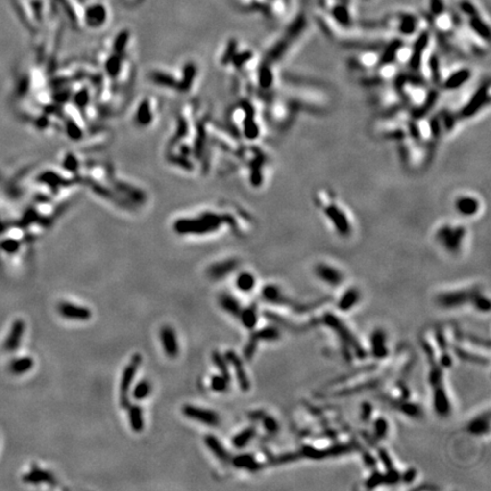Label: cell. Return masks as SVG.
<instances>
[{
  "mask_svg": "<svg viewBox=\"0 0 491 491\" xmlns=\"http://www.w3.org/2000/svg\"><path fill=\"white\" fill-rule=\"evenodd\" d=\"M373 429V438L379 441H383L387 439V437L389 436L390 432V424L388 422V419L384 417V416H379L376 417L372 423Z\"/></svg>",
  "mask_w": 491,
  "mask_h": 491,
  "instance_id": "obj_34",
  "label": "cell"
},
{
  "mask_svg": "<svg viewBox=\"0 0 491 491\" xmlns=\"http://www.w3.org/2000/svg\"><path fill=\"white\" fill-rule=\"evenodd\" d=\"M57 311L62 318L71 319V321H89L92 316V313L89 308L66 301L60 302Z\"/></svg>",
  "mask_w": 491,
  "mask_h": 491,
  "instance_id": "obj_14",
  "label": "cell"
},
{
  "mask_svg": "<svg viewBox=\"0 0 491 491\" xmlns=\"http://www.w3.org/2000/svg\"><path fill=\"white\" fill-rule=\"evenodd\" d=\"M490 104V82L487 79L483 81L474 92L468 98V100L462 106L457 112L458 119L461 120H472L478 114L489 107Z\"/></svg>",
  "mask_w": 491,
  "mask_h": 491,
  "instance_id": "obj_4",
  "label": "cell"
},
{
  "mask_svg": "<svg viewBox=\"0 0 491 491\" xmlns=\"http://www.w3.org/2000/svg\"><path fill=\"white\" fill-rule=\"evenodd\" d=\"M369 344V355L375 361H383L388 358L390 354L389 347H388V334L386 330L382 327H375L371 331L368 338Z\"/></svg>",
  "mask_w": 491,
  "mask_h": 491,
  "instance_id": "obj_10",
  "label": "cell"
},
{
  "mask_svg": "<svg viewBox=\"0 0 491 491\" xmlns=\"http://www.w3.org/2000/svg\"><path fill=\"white\" fill-rule=\"evenodd\" d=\"M418 25V20L417 17L412 15V14H400L399 16V22H398L397 25V31L399 32L401 35H412L414 34L416 30H417Z\"/></svg>",
  "mask_w": 491,
  "mask_h": 491,
  "instance_id": "obj_28",
  "label": "cell"
},
{
  "mask_svg": "<svg viewBox=\"0 0 491 491\" xmlns=\"http://www.w3.org/2000/svg\"><path fill=\"white\" fill-rule=\"evenodd\" d=\"M331 14H332L333 19L336 20V22L341 26L350 27L351 24H353L350 13L349 10H348L347 6L336 5L332 8V10H331Z\"/></svg>",
  "mask_w": 491,
  "mask_h": 491,
  "instance_id": "obj_38",
  "label": "cell"
},
{
  "mask_svg": "<svg viewBox=\"0 0 491 491\" xmlns=\"http://www.w3.org/2000/svg\"><path fill=\"white\" fill-rule=\"evenodd\" d=\"M480 289L479 287L473 286L467 288H462L456 290L443 291L437 295L436 302L439 307L451 311V309H458L471 304V300L476 291Z\"/></svg>",
  "mask_w": 491,
  "mask_h": 491,
  "instance_id": "obj_5",
  "label": "cell"
},
{
  "mask_svg": "<svg viewBox=\"0 0 491 491\" xmlns=\"http://www.w3.org/2000/svg\"><path fill=\"white\" fill-rule=\"evenodd\" d=\"M258 341L254 339L250 336V338H249V340H248V343L247 344H246L245 348H244V351H243V355H244V358L246 359V361H251L252 358H254V356L256 354V351H257V348H258Z\"/></svg>",
  "mask_w": 491,
  "mask_h": 491,
  "instance_id": "obj_45",
  "label": "cell"
},
{
  "mask_svg": "<svg viewBox=\"0 0 491 491\" xmlns=\"http://www.w3.org/2000/svg\"><path fill=\"white\" fill-rule=\"evenodd\" d=\"M85 16L91 25H99L106 19V10L101 5H94L87 10Z\"/></svg>",
  "mask_w": 491,
  "mask_h": 491,
  "instance_id": "obj_39",
  "label": "cell"
},
{
  "mask_svg": "<svg viewBox=\"0 0 491 491\" xmlns=\"http://www.w3.org/2000/svg\"><path fill=\"white\" fill-rule=\"evenodd\" d=\"M472 70L469 67H458V69L451 71V72L443 74L441 80L440 87L447 91L457 90L465 85L472 79Z\"/></svg>",
  "mask_w": 491,
  "mask_h": 491,
  "instance_id": "obj_11",
  "label": "cell"
},
{
  "mask_svg": "<svg viewBox=\"0 0 491 491\" xmlns=\"http://www.w3.org/2000/svg\"><path fill=\"white\" fill-rule=\"evenodd\" d=\"M182 413L188 418L202 423L205 425L218 426L221 423V418L218 413L211 411V409L197 407L194 405H184L182 407Z\"/></svg>",
  "mask_w": 491,
  "mask_h": 491,
  "instance_id": "obj_12",
  "label": "cell"
},
{
  "mask_svg": "<svg viewBox=\"0 0 491 491\" xmlns=\"http://www.w3.org/2000/svg\"><path fill=\"white\" fill-rule=\"evenodd\" d=\"M306 25H307V21H306V17L302 15V14H300V15H298L296 19H295L293 22L290 23V25L288 26L284 35L289 38L291 41H295L302 33V32H304V30L306 28Z\"/></svg>",
  "mask_w": 491,
  "mask_h": 491,
  "instance_id": "obj_35",
  "label": "cell"
},
{
  "mask_svg": "<svg viewBox=\"0 0 491 491\" xmlns=\"http://www.w3.org/2000/svg\"><path fill=\"white\" fill-rule=\"evenodd\" d=\"M24 331H25V323H24L23 319H16L12 324V327H10L9 332L7 334V338L3 341V349L6 351H9V353H13V351L19 349L21 343H22Z\"/></svg>",
  "mask_w": 491,
  "mask_h": 491,
  "instance_id": "obj_19",
  "label": "cell"
},
{
  "mask_svg": "<svg viewBox=\"0 0 491 491\" xmlns=\"http://www.w3.org/2000/svg\"><path fill=\"white\" fill-rule=\"evenodd\" d=\"M230 464L240 469H247L249 472H258L264 467L263 463H259L252 454H239L231 458Z\"/></svg>",
  "mask_w": 491,
  "mask_h": 491,
  "instance_id": "obj_24",
  "label": "cell"
},
{
  "mask_svg": "<svg viewBox=\"0 0 491 491\" xmlns=\"http://www.w3.org/2000/svg\"><path fill=\"white\" fill-rule=\"evenodd\" d=\"M315 204L329 221L331 226L341 238H348L353 233V223L346 207L338 201L336 195L330 190H319L315 195Z\"/></svg>",
  "mask_w": 491,
  "mask_h": 491,
  "instance_id": "obj_1",
  "label": "cell"
},
{
  "mask_svg": "<svg viewBox=\"0 0 491 491\" xmlns=\"http://www.w3.org/2000/svg\"><path fill=\"white\" fill-rule=\"evenodd\" d=\"M467 229L461 223L446 222L437 227L435 240L438 246L447 254L456 256L463 250Z\"/></svg>",
  "mask_w": 491,
  "mask_h": 491,
  "instance_id": "obj_2",
  "label": "cell"
},
{
  "mask_svg": "<svg viewBox=\"0 0 491 491\" xmlns=\"http://www.w3.org/2000/svg\"><path fill=\"white\" fill-rule=\"evenodd\" d=\"M205 443H206V446H207L208 449L212 451L213 455H214V456L218 458L219 461H221L223 464H225V465L230 464L231 458H232L230 451L226 450L225 448H224L223 443L221 442V441L214 435L206 436L205 437Z\"/></svg>",
  "mask_w": 491,
  "mask_h": 491,
  "instance_id": "obj_23",
  "label": "cell"
},
{
  "mask_svg": "<svg viewBox=\"0 0 491 491\" xmlns=\"http://www.w3.org/2000/svg\"><path fill=\"white\" fill-rule=\"evenodd\" d=\"M225 356L227 363L229 365H231L234 369V373H236V378L237 381L239 383L240 389L244 391V393H247V391L250 389V380H249L247 375V371H246L244 363L241 361V358L238 356L233 350H227L225 351Z\"/></svg>",
  "mask_w": 491,
  "mask_h": 491,
  "instance_id": "obj_15",
  "label": "cell"
},
{
  "mask_svg": "<svg viewBox=\"0 0 491 491\" xmlns=\"http://www.w3.org/2000/svg\"><path fill=\"white\" fill-rule=\"evenodd\" d=\"M238 268H239V261H238L237 258H229L225 259V261L213 264L211 268L208 269L207 274L211 279L219 280L223 279V277H225L226 275H229V274H231L233 271H236Z\"/></svg>",
  "mask_w": 491,
  "mask_h": 491,
  "instance_id": "obj_21",
  "label": "cell"
},
{
  "mask_svg": "<svg viewBox=\"0 0 491 491\" xmlns=\"http://www.w3.org/2000/svg\"><path fill=\"white\" fill-rule=\"evenodd\" d=\"M151 389H152L151 383L149 382L148 380H146V379L140 380V381H139L136 386H134L131 396H132L134 400H138V401L144 400L149 396V394H150Z\"/></svg>",
  "mask_w": 491,
  "mask_h": 491,
  "instance_id": "obj_40",
  "label": "cell"
},
{
  "mask_svg": "<svg viewBox=\"0 0 491 491\" xmlns=\"http://www.w3.org/2000/svg\"><path fill=\"white\" fill-rule=\"evenodd\" d=\"M34 366V361L32 357H20L15 358L10 362L9 364V372L12 373L13 375H23L25 374L26 372L31 371L32 368Z\"/></svg>",
  "mask_w": 491,
  "mask_h": 491,
  "instance_id": "obj_30",
  "label": "cell"
},
{
  "mask_svg": "<svg viewBox=\"0 0 491 491\" xmlns=\"http://www.w3.org/2000/svg\"><path fill=\"white\" fill-rule=\"evenodd\" d=\"M230 381L231 380L225 378V376L222 375V374L212 376V380H211L212 390H214L215 393H226L227 389H229V387H230Z\"/></svg>",
  "mask_w": 491,
  "mask_h": 491,
  "instance_id": "obj_43",
  "label": "cell"
},
{
  "mask_svg": "<svg viewBox=\"0 0 491 491\" xmlns=\"http://www.w3.org/2000/svg\"><path fill=\"white\" fill-rule=\"evenodd\" d=\"M322 322L324 323L326 326H329L330 329L337 334L341 344H343L344 349L347 351V354L353 351L355 354L354 356H356L358 359L366 358L368 351L362 347V344L357 340V338H356L354 334L351 333V331L344 324V322H341V319L338 318V316L332 314V313H326V314L323 315Z\"/></svg>",
  "mask_w": 491,
  "mask_h": 491,
  "instance_id": "obj_3",
  "label": "cell"
},
{
  "mask_svg": "<svg viewBox=\"0 0 491 491\" xmlns=\"http://www.w3.org/2000/svg\"><path fill=\"white\" fill-rule=\"evenodd\" d=\"M219 304L221 306V308L223 309L224 312H226L227 314H230L233 318H239L241 309H243V306H241L240 301L237 299L236 297L232 296L231 294H221L219 297Z\"/></svg>",
  "mask_w": 491,
  "mask_h": 491,
  "instance_id": "obj_26",
  "label": "cell"
},
{
  "mask_svg": "<svg viewBox=\"0 0 491 491\" xmlns=\"http://www.w3.org/2000/svg\"><path fill=\"white\" fill-rule=\"evenodd\" d=\"M23 481L30 485H40V483H47V485L55 486L56 478L49 471L42 469L38 466H33L32 469L23 476Z\"/></svg>",
  "mask_w": 491,
  "mask_h": 491,
  "instance_id": "obj_22",
  "label": "cell"
},
{
  "mask_svg": "<svg viewBox=\"0 0 491 491\" xmlns=\"http://www.w3.org/2000/svg\"><path fill=\"white\" fill-rule=\"evenodd\" d=\"M236 287L241 293H251L256 287V277L250 272H241L236 279Z\"/></svg>",
  "mask_w": 491,
  "mask_h": 491,
  "instance_id": "obj_36",
  "label": "cell"
},
{
  "mask_svg": "<svg viewBox=\"0 0 491 491\" xmlns=\"http://www.w3.org/2000/svg\"><path fill=\"white\" fill-rule=\"evenodd\" d=\"M351 450H353V446L350 443L337 444V446H330L327 448H316L313 446H307L298 451V455H299V457L318 461L324 460V458L341 456V455L350 453Z\"/></svg>",
  "mask_w": 491,
  "mask_h": 491,
  "instance_id": "obj_9",
  "label": "cell"
},
{
  "mask_svg": "<svg viewBox=\"0 0 491 491\" xmlns=\"http://www.w3.org/2000/svg\"><path fill=\"white\" fill-rule=\"evenodd\" d=\"M129 411V419H130V425L134 432H141L145 428V421H144V413H142V408L140 405H129V407L126 408Z\"/></svg>",
  "mask_w": 491,
  "mask_h": 491,
  "instance_id": "obj_31",
  "label": "cell"
},
{
  "mask_svg": "<svg viewBox=\"0 0 491 491\" xmlns=\"http://www.w3.org/2000/svg\"><path fill=\"white\" fill-rule=\"evenodd\" d=\"M258 422H262V424H263V426H264L265 431L268 432L269 435L275 436L280 432V430H281L280 422L277 421V419L274 417V416L268 414V413H264Z\"/></svg>",
  "mask_w": 491,
  "mask_h": 491,
  "instance_id": "obj_42",
  "label": "cell"
},
{
  "mask_svg": "<svg viewBox=\"0 0 491 491\" xmlns=\"http://www.w3.org/2000/svg\"><path fill=\"white\" fill-rule=\"evenodd\" d=\"M432 390V408L435 414L441 418L449 417L453 413V404H451L449 394L447 393L446 387L435 388Z\"/></svg>",
  "mask_w": 491,
  "mask_h": 491,
  "instance_id": "obj_13",
  "label": "cell"
},
{
  "mask_svg": "<svg viewBox=\"0 0 491 491\" xmlns=\"http://www.w3.org/2000/svg\"><path fill=\"white\" fill-rule=\"evenodd\" d=\"M362 300V293L357 287H349L341 294L337 301V307L340 312L348 313L357 307Z\"/></svg>",
  "mask_w": 491,
  "mask_h": 491,
  "instance_id": "obj_20",
  "label": "cell"
},
{
  "mask_svg": "<svg viewBox=\"0 0 491 491\" xmlns=\"http://www.w3.org/2000/svg\"><path fill=\"white\" fill-rule=\"evenodd\" d=\"M250 336L261 343V341H264V343H275V341H279L281 339V330L276 325H269L265 327H262L259 330L252 331V333Z\"/></svg>",
  "mask_w": 491,
  "mask_h": 491,
  "instance_id": "obj_27",
  "label": "cell"
},
{
  "mask_svg": "<svg viewBox=\"0 0 491 491\" xmlns=\"http://www.w3.org/2000/svg\"><path fill=\"white\" fill-rule=\"evenodd\" d=\"M20 247V244L14 240H6L1 244V248L7 252H15Z\"/></svg>",
  "mask_w": 491,
  "mask_h": 491,
  "instance_id": "obj_50",
  "label": "cell"
},
{
  "mask_svg": "<svg viewBox=\"0 0 491 491\" xmlns=\"http://www.w3.org/2000/svg\"><path fill=\"white\" fill-rule=\"evenodd\" d=\"M212 361H213V363H214L215 368L219 369V372L221 373V374L224 375L229 380H231L229 363H227L225 356L221 354L219 350H214L212 353Z\"/></svg>",
  "mask_w": 491,
  "mask_h": 491,
  "instance_id": "obj_41",
  "label": "cell"
},
{
  "mask_svg": "<svg viewBox=\"0 0 491 491\" xmlns=\"http://www.w3.org/2000/svg\"><path fill=\"white\" fill-rule=\"evenodd\" d=\"M256 433H257V430L255 426H248L232 438V446L237 449H244L256 437Z\"/></svg>",
  "mask_w": 491,
  "mask_h": 491,
  "instance_id": "obj_32",
  "label": "cell"
},
{
  "mask_svg": "<svg viewBox=\"0 0 491 491\" xmlns=\"http://www.w3.org/2000/svg\"><path fill=\"white\" fill-rule=\"evenodd\" d=\"M454 353L456 355V357H458L461 361L472 363V364H478L482 366H487L489 364V358L488 357H482V356L472 354L464 349L463 347L460 346H455L454 347Z\"/></svg>",
  "mask_w": 491,
  "mask_h": 491,
  "instance_id": "obj_33",
  "label": "cell"
},
{
  "mask_svg": "<svg viewBox=\"0 0 491 491\" xmlns=\"http://www.w3.org/2000/svg\"><path fill=\"white\" fill-rule=\"evenodd\" d=\"M141 362H142L141 355L138 353L134 354L132 356V358L130 359L129 364H127L125 366V368L123 369V374L122 378H121V384H120V404L123 408H127L130 405L129 393L131 386H132L134 376H136L138 369L140 368Z\"/></svg>",
  "mask_w": 491,
  "mask_h": 491,
  "instance_id": "obj_6",
  "label": "cell"
},
{
  "mask_svg": "<svg viewBox=\"0 0 491 491\" xmlns=\"http://www.w3.org/2000/svg\"><path fill=\"white\" fill-rule=\"evenodd\" d=\"M430 10L433 16H440L444 12V3L442 0H430Z\"/></svg>",
  "mask_w": 491,
  "mask_h": 491,
  "instance_id": "obj_48",
  "label": "cell"
},
{
  "mask_svg": "<svg viewBox=\"0 0 491 491\" xmlns=\"http://www.w3.org/2000/svg\"><path fill=\"white\" fill-rule=\"evenodd\" d=\"M241 324L245 329L254 331L258 324V306L257 304H251L247 306L246 308H243L240 312L239 318Z\"/></svg>",
  "mask_w": 491,
  "mask_h": 491,
  "instance_id": "obj_25",
  "label": "cell"
},
{
  "mask_svg": "<svg viewBox=\"0 0 491 491\" xmlns=\"http://www.w3.org/2000/svg\"><path fill=\"white\" fill-rule=\"evenodd\" d=\"M466 432L473 437H485L490 433V412L486 411L472 417L466 424Z\"/></svg>",
  "mask_w": 491,
  "mask_h": 491,
  "instance_id": "obj_16",
  "label": "cell"
},
{
  "mask_svg": "<svg viewBox=\"0 0 491 491\" xmlns=\"http://www.w3.org/2000/svg\"><path fill=\"white\" fill-rule=\"evenodd\" d=\"M469 305L472 306L474 311L481 313V314H488L491 308V302L489 297L486 296L483 293H481V290L480 289L473 295V298Z\"/></svg>",
  "mask_w": 491,
  "mask_h": 491,
  "instance_id": "obj_37",
  "label": "cell"
},
{
  "mask_svg": "<svg viewBox=\"0 0 491 491\" xmlns=\"http://www.w3.org/2000/svg\"><path fill=\"white\" fill-rule=\"evenodd\" d=\"M159 339L163 347V350L165 351L167 357L176 358L179 355V343H177L176 333L172 326L164 325L159 332Z\"/></svg>",
  "mask_w": 491,
  "mask_h": 491,
  "instance_id": "obj_17",
  "label": "cell"
},
{
  "mask_svg": "<svg viewBox=\"0 0 491 491\" xmlns=\"http://www.w3.org/2000/svg\"><path fill=\"white\" fill-rule=\"evenodd\" d=\"M416 475H417V472L415 468H408L406 472L400 474V481H403L404 483H412L415 481Z\"/></svg>",
  "mask_w": 491,
  "mask_h": 491,
  "instance_id": "obj_49",
  "label": "cell"
},
{
  "mask_svg": "<svg viewBox=\"0 0 491 491\" xmlns=\"http://www.w3.org/2000/svg\"><path fill=\"white\" fill-rule=\"evenodd\" d=\"M313 273L316 279L330 288H339L346 279L344 273L339 268L327 262L316 263L313 268Z\"/></svg>",
  "mask_w": 491,
  "mask_h": 491,
  "instance_id": "obj_7",
  "label": "cell"
},
{
  "mask_svg": "<svg viewBox=\"0 0 491 491\" xmlns=\"http://www.w3.org/2000/svg\"><path fill=\"white\" fill-rule=\"evenodd\" d=\"M381 485H387L386 474H384V473H381V472L372 473L371 476H369V478L366 480V482H365V486L368 489L376 488V487L381 486Z\"/></svg>",
  "mask_w": 491,
  "mask_h": 491,
  "instance_id": "obj_44",
  "label": "cell"
},
{
  "mask_svg": "<svg viewBox=\"0 0 491 491\" xmlns=\"http://www.w3.org/2000/svg\"><path fill=\"white\" fill-rule=\"evenodd\" d=\"M468 26L480 39L488 42L490 39V28L489 25L483 21L480 15L471 16L468 21Z\"/></svg>",
  "mask_w": 491,
  "mask_h": 491,
  "instance_id": "obj_29",
  "label": "cell"
},
{
  "mask_svg": "<svg viewBox=\"0 0 491 491\" xmlns=\"http://www.w3.org/2000/svg\"><path fill=\"white\" fill-rule=\"evenodd\" d=\"M387 401L390 404L391 407L394 408V411L399 412L400 414L406 416V417L412 419H419L423 416L422 407L417 403L409 400L408 398L407 399H393V398H389Z\"/></svg>",
  "mask_w": 491,
  "mask_h": 491,
  "instance_id": "obj_18",
  "label": "cell"
},
{
  "mask_svg": "<svg viewBox=\"0 0 491 491\" xmlns=\"http://www.w3.org/2000/svg\"><path fill=\"white\" fill-rule=\"evenodd\" d=\"M372 415H373V407H372V405L368 403V401H365V403H363L362 404V407H361V419L363 422H365V423H368L371 421V418H372Z\"/></svg>",
  "mask_w": 491,
  "mask_h": 491,
  "instance_id": "obj_47",
  "label": "cell"
},
{
  "mask_svg": "<svg viewBox=\"0 0 491 491\" xmlns=\"http://www.w3.org/2000/svg\"><path fill=\"white\" fill-rule=\"evenodd\" d=\"M453 204L455 211L463 219L475 218L481 213L483 207L480 197L474 194H469V192H463L456 196Z\"/></svg>",
  "mask_w": 491,
  "mask_h": 491,
  "instance_id": "obj_8",
  "label": "cell"
},
{
  "mask_svg": "<svg viewBox=\"0 0 491 491\" xmlns=\"http://www.w3.org/2000/svg\"><path fill=\"white\" fill-rule=\"evenodd\" d=\"M460 8H461L462 12L466 14V15H467L468 17L480 15L478 8H476V7L474 6V3L469 1V0H463V1L461 2Z\"/></svg>",
  "mask_w": 491,
  "mask_h": 491,
  "instance_id": "obj_46",
  "label": "cell"
}]
</instances>
